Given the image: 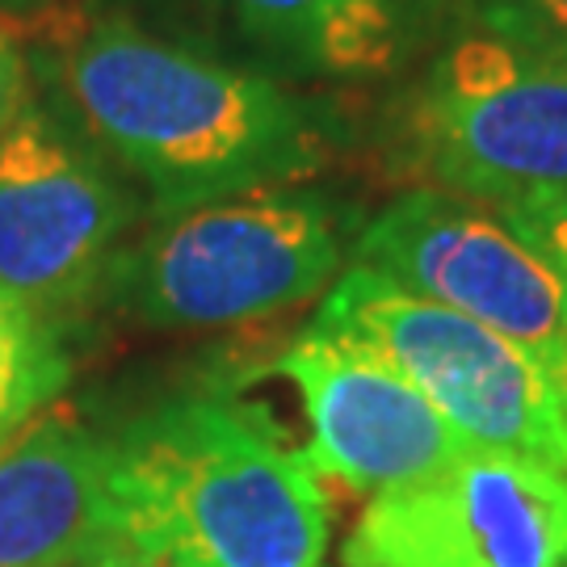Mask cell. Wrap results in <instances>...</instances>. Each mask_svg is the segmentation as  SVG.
Returning a JSON list of instances; mask_svg holds the SVG:
<instances>
[{
    "instance_id": "3",
    "label": "cell",
    "mask_w": 567,
    "mask_h": 567,
    "mask_svg": "<svg viewBox=\"0 0 567 567\" xmlns=\"http://www.w3.org/2000/svg\"><path fill=\"white\" fill-rule=\"evenodd\" d=\"M344 240L320 194L248 189L164 215L114 252L110 299L152 328H219L316 299L341 278Z\"/></svg>"
},
{
    "instance_id": "8",
    "label": "cell",
    "mask_w": 567,
    "mask_h": 567,
    "mask_svg": "<svg viewBox=\"0 0 567 567\" xmlns=\"http://www.w3.org/2000/svg\"><path fill=\"white\" fill-rule=\"evenodd\" d=\"M135 219L102 152L30 102L0 140V290L60 320L105 286Z\"/></svg>"
},
{
    "instance_id": "2",
    "label": "cell",
    "mask_w": 567,
    "mask_h": 567,
    "mask_svg": "<svg viewBox=\"0 0 567 567\" xmlns=\"http://www.w3.org/2000/svg\"><path fill=\"white\" fill-rule=\"evenodd\" d=\"M135 526L194 567H324L328 501L261 408L182 395L118 433Z\"/></svg>"
},
{
    "instance_id": "14",
    "label": "cell",
    "mask_w": 567,
    "mask_h": 567,
    "mask_svg": "<svg viewBox=\"0 0 567 567\" xmlns=\"http://www.w3.org/2000/svg\"><path fill=\"white\" fill-rule=\"evenodd\" d=\"M501 219L567 278V189L501 206Z\"/></svg>"
},
{
    "instance_id": "12",
    "label": "cell",
    "mask_w": 567,
    "mask_h": 567,
    "mask_svg": "<svg viewBox=\"0 0 567 567\" xmlns=\"http://www.w3.org/2000/svg\"><path fill=\"white\" fill-rule=\"evenodd\" d=\"M72 379L60 324L0 290V446L13 442Z\"/></svg>"
},
{
    "instance_id": "5",
    "label": "cell",
    "mask_w": 567,
    "mask_h": 567,
    "mask_svg": "<svg viewBox=\"0 0 567 567\" xmlns=\"http://www.w3.org/2000/svg\"><path fill=\"white\" fill-rule=\"evenodd\" d=\"M412 147L446 194L475 203L567 189V63L492 30L466 34L416 93Z\"/></svg>"
},
{
    "instance_id": "15",
    "label": "cell",
    "mask_w": 567,
    "mask_h": 567,
    "mask_svg": "<svg viewBox=\"0 0 567 567\" xmlns=\"http://www.w3.org/2000/svg\"><path fill=\"white\" fill-rule=\"evenodd\" d=\"M30 105V76H25V60H21L18 42L0 30V140L9 135V126L25 114Z\"/></svg>"
},
{
    "instance_id": "6",
    "label": "cell",
    "mask_w": 567,
    "mask_h": 567,
    "mask_svg": "<svg viewBox=\"0 0 567 567\" xmlns=\"http://www.w3.org/2000/svg\"><path fill=\"white\" fill-rule=\"evenodd\" d=\"M344 567H567V471L466 450L416 484L379 492Z\"/></svg>"
},
{
    "instance_id": "10",
    "label": "cell",
    "mask_w": 567,
    "mask_h": 567,
    "mask_svg": "<svg viewBox=\"0 0 567 567\" xmlns=\"http://www.w3.org/2000/svg\"><path fill=\"white\" fill-rule=\"evenodd\" d=\"M131 526L118 433L42 412L0 446V567H84Z\"/></svg>"
},
{
    "instance_id": "17",
    "label": "cell",
    "mask_w": 567,
    "mask_h": 567,
    "mask_svg": "<svg viewBox=\"0 0 567 567\" xmlns=\"http://www.w3.org/2000/svg\"><path fill=\"white\" fill-rule=\"evenodd\" d=\"M25 4H39V0H0V9H25Z\"/></svg>"
},
{
    "instance_id": "11",
    "label": "cell",
    "mask_w": 567,
    "mask_h": 567,
    "mask_svg": "<svg viewBox=\"0 0 567 567\" xmlns=\"http://www.w3.org/2000/svg\"><path fill=\"white\" fill-rule=\"evenodd\" d=\"M231 21L265 51L295 68L365 81L400 55V18L391 0H219Z\"/></svg>"
},
{
    "instance_id": "16",
    "label": "cell",
    "mask_w": 567,
    "mask_h": 567,
    "mask_svg": "<svg viewBox=\"0 0 567 567\" xmlns=\"http://www.w3.org/2000/svg\"><path fill=\"white\" fill-rule=\"evenodd\" d=\"M84 567H194L182 550H173L161 538H147V534H131L122 538L118 547H110L105 555L89 559Z\"/></svg>"
},
{
    "instance_id": "13",
    "label": "cell",
    "mask_w": 567,
    "mask_h": 567,
    "mask_svg": "<svg viewBox=\"0 0 567 567\" xmlns=\"http://www.w3.org/2000/svg\"><path fill=\"white\" fill-rule=\"evenodd\" d=\"M484 30L567 63V0H475Z\"/></svg>"
},
{
    "instance_id": "9",
    "label": "cell",
    "mask_w": 567,
    "mask_h": 567,
    "mask_svg": "<svg viewBox=\"0 0 567 567\" xmlns=\"http://www.w3.org/2000/svg\"><path fill=\"white\" fill-rule=\"evenodd\" d=\"M282 374L303 400L307 463L353 492L416 484L471 450L425 391L362 341L311 324L282 353Z\"/></svg>"
},
{
    "instance_id": "1",
    "label": "cell",
    "mask_w": 567,
    "mask_h": 567,
    "mask_svg": "<svg viewBox=\"0 0 567 567\" xmlns=\"http://www.w3.org/2000/svg\"><path fill=\"white\" fill-rule=\"evenodd\" d=\"M60 81L89 140L152 189L161 215L295 182L324 161L311 105L282 84L126 18L68 42Z\"/></svg>"
},
{
    "instance_id": "4",
    "label": "cell",
    "mask_w": 567,
    "mask_h": 567,
    "mask_svg": "<svg viewBox=\"0 0 567 567\" xmlns=\"http://www.w3.org/2000/svg\"><path fill=\"white\" fill-rule=\"evenodd\" d=\"M316 328L386 358L471 450L567 471V365L416 299L365 265L332 282Z\"/></svg>"
},
{
    "instance_id": "7",
    "label": "cell",
    "mask_w": 567,
    "mask_h": 567,
    "mask_svg": "<svg viewBox=\"0 0 567 567\" xmlns=\"http://www.w3.org/2000/svg\"><path fill=\"white\" fill-rule=\"evenodd\" d=\"M358 265L567 365V278L505 219L446 189L395 198L358 236Z\"/></svg>"
}]
</instances>
